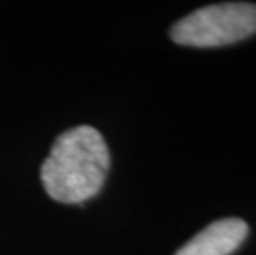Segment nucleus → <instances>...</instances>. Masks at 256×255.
I'll return each instance as SVG.
<instances>
[{
    "label": "nucleus",
    "instance_id": "f257e3e1",
    "mask_svg": "<svg viewBox=\"0 0 256 255\" xmlns=\"http://www.w3.org/2000/svg\"><path fill=\"white\" fill-rule=\"evenodd\" d=\"M110 169V151L92 126H74L60 134L42 166V182L52 199L80 204L101 191Z\"/></svg>",
    "mask_w": 256,
    "mask_h": 255
},
{
    "label": "nucleus",
    "instance_id": "f03ea898",
    "mask_svg": "<svg viewBox=\"0 0 256 255\" xmlns=\"http://www.w3.org/2000/svg\"><path fill=\"white\" fill-rule=\"evenodd\" d=\"M256 34V4L206 5L177 22L170 39L185 47L215 48L246 40Z\"/></svg>",
    "mask_w": 256,
    "mask_h": 255
},
{
    "label": "nucleus",
    "instance_id": "7ed1b4c3",
    "mask_svg": "<svg viewBox=\"0 0 256 255\" xmlns=\"http://www.w3.org/2000/svg\"><path fill=\"white\" fill-rule=\"evenodd\" d=\"M250 227L243 219L226 217L206 225L174 255H232L246 240Z\"/></svg>",
    "mask_w": 256,
    "mask_h": 255
}]
</instances>
